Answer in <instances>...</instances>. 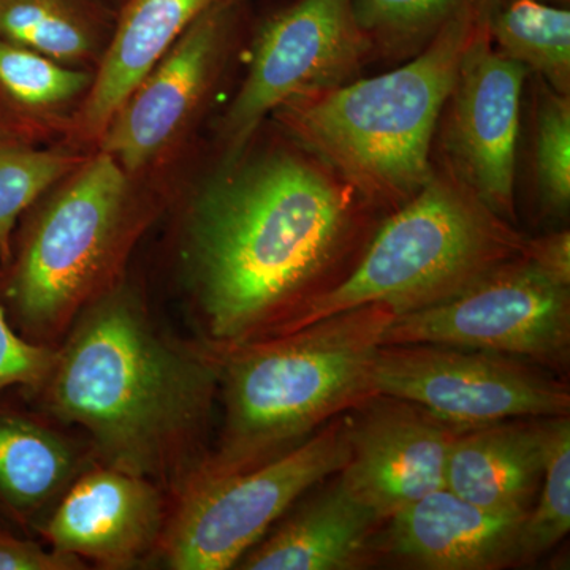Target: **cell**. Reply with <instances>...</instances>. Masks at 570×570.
Wrapping results in <instances>:
<instances>
[{"label":"cell","mask_w":570,"mask_h":570,"mask_svg":"<svg viewBox=\"0 0 570 570\" xmlns=\"http://www.w3.org/2000/svg\"><path fill=\"white\" fill-rule=\"evenodd\" d=\"M377 214L288 138L224 164L186 224L184 257L206 343L227 347L279 335L347 275Z\"/></svg>","instance_id":"cell-1"},{"label":"cell","mask_w":570,"mask_h":570,"mask_svg":"<svg viewBox=\"0 0 570 570\" xmlns=\"http://www.w3.org/2000/svg\"><path fill=\"white\" fill-rule=\"evenodd\" d=\"M219 387L216 347L165 335L121 281L75 318L33 396L48 417L85 431L96 463L176 497L209 459Z\"/></svg>","instance_id":"cell-2"},{"label":"cell","mask_w":570,"mask_h":570,"mask_svg":"<svg viewBox=\"0 0 570 570\" xmlns=\"http://www.w3.org/2000/svg\"><path fill=\"white\" fill-rule=\"evenodd\" d=\"M395 317L392 307L373 303L287 335L214 346L219 355L224 425L194 479L220 478L268 463L376 393L374 358Z\"/></svg>","instance_id":"cell-3"},{"label":"cell","mask_w":570,"mask_h":570,"mask_svg":"<svg viewBox=\"0 0 570 570\" xmlns=\"http://www.w3.org/2000/svg\"><path fill=\"white\" fill-rule=\"evenodd\" d=\"M489 6L482 0L463 11L397 69L296 97L273 118L376 212H395L434 174L439 118Z\"/></svg>","instance_id":"cell-4"},{"label":"cell","mask_w":570,"mask_h":570,"mask_svg":"<svg viewBox=\"0 0 570 570\" xmlns=\"http://www.w3.org/2000/svg\"><path fill=\"white\" fill-rule=\"evenodd\" d=\"M134 179L97 149L21 217L0 265V303L21 336L55 346L86 306L121 283L154 214Z\"/></svg>","instance_id":"cell-5"},{"label":"cell","mask_w":570,"mask_h":570,"mask_svg":"<svg viewBox=\"0 0 570 570\" xmlns=\"http://www.w3.org/2000/svg\"><path fill=\"white\" fill-rule=\"evenodd\" d=\"M527 239L444 167L434 168L425 187L377 225L347 275L279 335L373 303L396 316L438 305L523 253Z\"/></svg>","instance_id":"cell-6"},{"label":"cell","mask_w":570,"mask_h":570,"mask_svg":"<svg viewBox=\"0 0 570 570\" xmlns=\"http://www.w3.org/2000/svg\"><path fill=\"white\" fill-rule=\"evenodd\" d=\"M348 460L344 414L298 448L247 471L190 480L168 515L160 553L175 570H225L239 560L317 483Z\"/></svg>","instance_id":"cell-7"},{"label":"cell","mask_w":570,"mask_h":570,"mask_svg":"<svg viewBox=\"0 0 570 570\" xmlns=\"http://www.w3.org/2000/svg\"><path fill=\"white\" fill-rule=\"evenodd\" d=\"M249 67L219 126L224 164L296 97L356 80L373 59L352 0H288L255 24Z\"/></svg>","instance_id":"cell-8"},{"label":"cell","mask_w":570,"mask_h":570,"mask_svg":"<svg viewBox=\"0 0 570 570\" xmlns=\"http://www.w3.org/2000/svg\"><path fill=\"white\" fill-rule=\"evenodd\" d=\"M414 343L519 356L562 376L570 363V285L517 255L452 298L396 316L382 336V346Z\"/></svg>","instance_id":"cell-9"},{"label":"cell","mask_w":570,"mask_h":570,"mask_svg":"<svg viewBox=\"0 0 570 570\" xmlns=\"http://www.w3.org/2000/svg\"><path fill=\"white\" fill-rule=\"evenodd\" d=\"M519 356L445 346L390 344L373 366L376 393L414 401L461 428L570 415L568 382Z\"/></svg>","instance_id":"cell-10"},{"label":"cell","mask_w":570,"mask_h":570,"mask_svg":"<svg viewBox=\"0 0 570 570\" xmlns=\"http://www.w3.org/2000/svg\"><path fill=\"white\" fill-rule=\"evenodd\" d=\"M249 20V0L206 11L127 96L97 140L132 178L163 163L205 110Z\"/></svg>","instance_id":"cell-11"},{"label":"cell","mask_w":570,"mask_h":570,"mask_svg":"<svg viewBox=\"0 0 570 570\" xmlns=\"http://www.w3.org/2000/svg\"><path fill=\"white\" fill-rule=\"evenodd\" d=\"M487 14L489 9L463 52L436 138L442 167L515 225L521 97L531 71L493 47Z\"/></svg>","instance_id":"cell-12"},{"label":"cell","mask_w":570,"mask_h":570,"mask_svg":"<svg viewBox=\"0 0 570 570\" xmlns=\"http://www.w3.org/2000/svg\"><path fill=\"white\" fill-rule=\"evenodd\" d=\"M348 460L341 483L381 519L445 487L452 425L414 401L373 393L344 412Z\"/></svg>","instance_id":"cell-13"},{"label":"cell","mask_w":570,"mask_h":570,"mask_svg":"<svg viewBox=\"0 0 570 570\" xmlns=\"http://www.w3.org/2000/svg\"><path fill=\"white\" fill-rule=\"evenodd\" d=\"M167 491L151 480L94 463L37 531L47 546L100 569H130L159 551Z\"/></svg>","instance_id":"cell-14"},{"label":"cell","mask_w":570,"mask_h":570,"mask_svg":"<svg viewBox=\"0 0 570 570\" xmlns=\"http://www.w3.org/2000/svg\"><path fill=\"white\" fill-rule=\"evenodd\" d=\"M528 513L480 508L439 489L385 521L381 562L420 570H499L521 566Z\"/></svg>","instance_id":"cell-15"},{"label":"cell","mask_w":570,"mask_h":570,"mask_svg":"<svg viewBox=\"0 0 570 570\" xmlns=\"http://www.w3.org/2000/svg\"><path fill=\"white\" fill-rule=\"evenodd\" d=\"M324 482L303 494L236 569L362 570L381 564L379 535L387 520L356 501L337 474Z\"/></svg>","instance_id":"cell-16"},{"label":"cell","mask_w":570,"mask_h":570,"mask_svg":"<svg viewBox=\"0 0 570 570\" xmlns=\"http://www.w3.org/2000/svg\"><path fill=\"white\" fill-rule=\"evenodd\" d=\"M91 449L36 414L0 397V524L37 532L82 472Z\"/></svg>","instance_id":"cell-17"},{"label":"cell","mask_w":570,"mask_h":570,"mask_svg":"<svg viewBox=\"0 0 570 570\" xmlns=\"http://www.w3.org/2000/svg\"><path fill=\"white\" fill-rule=\"evenodd\" d=\"M234 0H121L115 31L75 116L82 141L99 140L135 86L206 11Z\"/></svg>","instance_id":"cell-18"},{"label":"cell","mask_w":570,"mask_h":570,"mask_svg":"<svg viewBox=\"0 0 570 570\" xmlns=\"http://www.w3.org/2000/svg\"><path fill=\"white\" fill-rule=\"evenodd\" d=\"M549 419H510L461 431L450 449L445 489L480 508L530 512L542 482Z\"/></svg>","instance_id":"cell-19"},{"label":"cell","mask_w":570,"mask_h":570,"mask_svg":"<svg viewBox=\"0 0 570 570\" xmlns=\"http://www.w3.org/2000/svg\"><path fill=\"white\" fill-rule=\"evenodd\" d=\"M116 14V0H0V40L96 71Z\"/></svg>","instance_id":"cell-20"},{"label":"cell","mask_w":570,"mask_h":570,"mask_svg":"<svg viewBox=\"0 0 570 570\" xmlns=\"http://www.w3.org/2000/svg\"><path fill=\"white\" fill-rule=\"evenodd\" d=\"M487 26L502 56L570 96V10L540 0H491Z\"/></svg>","instance_id":"cell-21"},{"label":"cell","mask_w":570,"mask_h":570,"mask_svg":"<svg viewBox=\"0 0 570 570\" xmlns=\"http://www.w3.org/2000/svg\"><path fill=\"white\" fill-rule=\"evenodd\" d=\"M86 157L62 148H41L24 135L0 129V265L10 257L21 217Z\"/></svg>","instance_id":"cell-22"},{"label":"cell","mask_w":570,"mask_h":570,"mask_svg":"<svg viewBox=\"0 0 570 570\" xmlns=\"http://www.w3.org/2000/svg\"><path fill=\"white\" fill-rule=\"evenodd\" d=\"M482 0H352L360 31L373 59L407 61L438 33Z\"/></svg>","instance_id":"cell-23"},{"label":"cell","mask_w":570,"mask_h":570,"mask_svg":"<svg viewBox=\"0 0 570 570\" xmlns=\"http://www.w3.org/2000/svg\"><path fill=\"white\" fill-rule=\"evenodd\" d=\"M94 71L0 40V97L26 118H47L85 100Z\"/></svg>","instance_id":"cell-24"},{"label":"cell","mask_w":570,"mask_h":570,"mask_svg":"<svg viewBox=\"0 0 570 570\" xmlns=\"http://www.w3.org/2000/svg\"><path fill=\"white\" fill-rule=\"evenodd\" d=\"M531 175L543 214L566 219L570 209V96L532 81Z\"/></svg>","instance_id":"cell-25"},{"label":"cell","mask_w":570,"mask_h":570,"mask_svg":"<svg viewBox=\"0 0 570 570\" xmlns=\"http://www.w3.org/2000/svg\"><path fill=\"white\" fill-rule=\"evenodd\" d=\"M521 532V566L532 564L570 531V415L547 425L542 482Z\"/></svg>","instance_id":"cell-26"},{"label":"cell","mask_w":570,"mask_h":570,"mask_svg":"<svg viewBox=\"0 0 570 570\" xmlns=\"http://www.w3.org/2000/svg\"><path fill=\"white\" fill-rule=\"evenodd\" d=\"M56 358V346L33 343L10 324L0 303V393L20 389L33 396L47 381Z\"/></svg>","instance_id":"cell-27"},{"label":"cell","mask_w":570,"mask_h":570,"mask_svg":"<svg viewBox=\"0 0 570 570\" xmlns=\"http://www.w3.org/2000/svg\"><path fill=\"white\" fill-rule=\"evenodd\" d=\"M86 562L66 551L43 547L37 540L21 538L0 524V570H82Z\"/></svg>","instance_id":"cell-28"},{"label":"cell","mask_w":570,"mask_h":570,"mask_svg":"<svg viewBox=\"0 0 570 570\" xmlns=\"http://www.w3.org/2000/svg\"><path fill=\"white\" fill-rule=\"evenodd\" d=\"M524 257L558 283L570 285V234L569 230L528 238L523 247Z\"/></svg>","instance_id":"cell-29"},{"label":"cell","mask_w":570,"mask_h":570,"mask_svg":"<svg viewBox=\"0 0 570 570\" xmlns=\"http://www.w3.org/2000/svg\"><path fill=\"white\" fill-rule=\"evenodd\" d=\"M540 2L554 3V6H568L570 0H540Z\"/></svg>","instance_id":"cell-30"},{"label":"cell","mask_w":570,"mask_h":570,"mask_svg":"<svg viewBox=\"0 0 570 570\" xmlns=\"http://www.w3.org/2000/svg\"><path fill=\"white\" fill-rule=\"evenodd\" d=\"M119 2H121V0H116V3H118V6H119Z\"/></svg>","instance_id":"cell-31"}]
</instances>
